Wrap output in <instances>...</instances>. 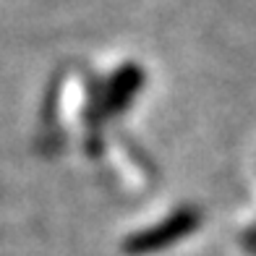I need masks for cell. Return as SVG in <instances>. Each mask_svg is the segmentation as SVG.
<instances>
[{"instance_id":"cell-1","label":"cell","mask_w":256,"mask_h":256,"mask_svg":"<svg viewBox=\"0 0 256 256\" xmlns=\"http://www.w3.org/2000/svg\"><path fill=\"white\" fill-rule=\"evenodd\" d=\"M202 222V214L196 212L194 206H183L178 209L176 214L165 222L154 225L152 230L146 232H138V236H131L126 240V251L128 254H152V251H162L165 246H172L178 243L180 238L191 236V232L199 228Z\"/></svg>"},{"instance_id":"cell-2","label":"cell","mask_w":256,"mask_h":256,"mask_svg":"<svg viewBox=\"0 0 256 256\" xmlns=\"http://www.w3.org/2000/svg\"><path fill=\"white\" fill-rule=\"evenodd\" d=\"M246 246H248V251H254V254H256V228L246 236Z\"/></svg>"}]
</instances>
